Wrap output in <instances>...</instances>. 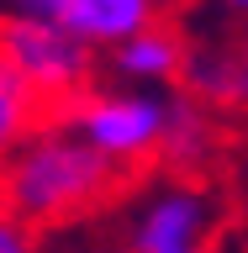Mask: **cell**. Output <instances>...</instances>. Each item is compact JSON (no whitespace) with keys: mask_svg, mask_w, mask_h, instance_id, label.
I'll return each instance as SVG.
<instances>
[{"mask_svg":"<svg viewBox=\"0 0 248 253\" xmlns=\"http://www.w3.org/2000/svg\"><path fill=\"white\" fill-rule=\"evenodd\" d=\"M122 185L127 174H116L106 158H95L69 126L43 122L0 164V211L43 237L95 216Z\"/></svg>","mask_w":248,"mask_h":253,"instance_id":"obj_1","label":"cell"},{"mask_svg":"<svg viewBox=\"0 0 248 253\" xmlns=\"http://www.w3.org/2000/svg\"><path fill=\"white\" fill-rule=\"evenodd\" d=\"M169 95L174 90H85L74 106H63L48 122L69 126L95 158H106L116 174H132L143 164H158V142L169 122Z\"/></svg>","mask_w":248,"mask_h":253,"instance_id":"obj_2","label":"cell"},{"mask_svg":"<svg viewBox=\"0 0 248 253\" xmlns=\"http://www.w3.org/2000/svg\"><path fill=\"white\" fill-rule=\"evenodd\" d=\"M0 63L21 79V90L48 116L74 106L95 74V53H85L58 21H37V16H16V11L0 16Z\"/></svg>","mask_w":248,"mask_h":253,"instance_id":"obj_3","label":"cell"},{"mask_svg":"<svg viewBox=\"0 0 248 253\" xmlns=\"http://www.w3.org/2000/svg\"><path fill=\"white\" fill-rule=\"evenodd\" d=\"M217 201L196 179H158L122 221V253H211Z\"/></svg>","mask_w":248,"mask_h":253,"instance_id":"obj_4","label":"cell"},{"mask_svg":"<svg viewBox=\"0 0 248 253\" xmlns=\"http://www.w3.org/2000/svg\"><path fill=\"white\" fill-rule=\"evenodd\" d=\"M180 95H190L196 106L217 111H248V42L227 37V42H196L185 47V69H180Z\"/></svg>","mask_w":248,"mask_h":253,"instance_id":"obj_5","label":"cell"},{"mask_svg":"<svg viewBox=\"0 0 248 253\" xmlns=\"http://www.w3.org/2000/svg\"><path fill=\"white\" fill-rule=\"evenodd\" d=\"M58 27L85 53H116L138 32L158 27V0H63Z\"/></svg>","mask_w":248,"mask_h":253,"instance_id":"obj_6","label":"cell"},{"mask_svg":"<svg viewBox=\"0 0 248 253\" xmlns=\"http://www.w3.org/2000/svg\"><path fill=\"white\" fill-rule=\"evenodd\" d=\"M211 158H217V116L174 90L164 142H158V164L169 169V179H196V169H206Z\"/></svg>","mask_w":248,"mask_h":253,"instance_id":"obj_7","label":"cell"},{"mask_svg":"<svg viewBox=\"0 0 248 253\" xmlns=\"http://www.w3.org/2000/svg\"><path fill=\"white\" fill-rule=\"evenodd\" d=\"M111 69L122 74L127 90H164V84H180V69H185V42H180V32L174 27H148L138 32L132 42H122L111 53Z\"/></svg>","mask_w":248,"mask_h":253,"instance_id":"obj_8","label":"cell"},{"mask_svg":"<svg viewBox=\"0 0 248 253\" xmlns=\"http://www.w3.org/2000/svg\"><path fill=\"white\" fill-rule=\"evenodd\" d=\"M43 122H48V111L37 106V100L21 90V79L0 63V164L16 153V142L27 137V132H37Z\"/></svg>","mask_w":248,"mask_h":253,"instance_id":"obj_9","label":"cell"},{"mask_svg":"<svg viewBox=\"0 0 248 253\" xmlns=\"http://www.w3.org/2000/svg\"><path fill=\"white\" fill-rule=\"evenodd\" d=\"M0 253H43V237L27 232L16 216H5V211H0Z\"/></svg>","mask_w":248,"mask_h":253,"instance_id":"obj_10","label":"cell"},{"mask_svg":"<svg viewBox=\"0 0 248 253\" xmlns=\"http://www.w3.org/2000/svg\"><path fill=\"white\" fill-rule=\"evenodd\" d=\"M58 5L63 0H11L16 16H37V21H58Z\"/></svg>","mask_w":248,"mask_h":253,"instance_id":"obj_11","label":"cell"},{"mask_svg":"<svg viewBox=\"0 0 248 253\" xmlns=\"http://www.w3.org/2000/svg\"><path fill=\"white\" fill-rule=\"evenodd\" d=\"M222 11H233V16H248V0H217Z\"/></svg>","mask_w":248,"mask_h":253,"instance_id":"obj_12","label":"cell"},{"mask_svg":"<svg viewBox=\"0 0 248 253\" xmlns=\"http://www.w3.org/2000/svg\"><path fill=\"white\" fill-rule=\"evenodd\" d=\"M116 253H122V248H116Z\"/></svg>","mask_w":248,"mask_h":253,"instance_id":"obj_13","label":"cell"}]
</instances>
